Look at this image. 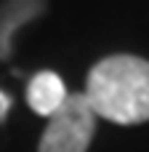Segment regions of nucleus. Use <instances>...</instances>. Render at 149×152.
Returning <instances> with one entry per match:
<instances>
[{
	"label": "nucleus",
	"instance_id": "nucleus-3",
	"mask_svg": "<svg viewBox=\"0 0 149 152\" xmlns=\"http://www.w3.org/2000/svg\"><path fill=\"white\" fill-rule=\"evenodd\" d=\"M48 11V0H0V61L13 56V37L21 27L37 21Z\"/></svg>",
	"mask_w": 149,
	"mask_h": 152
},
{
	"label": "nucleus",
	"instance_id": "nucleus-1",
	"mask_svg": "<svg viewBox=\"0 0 149 152\" xmlns=\"http://www.w3.org/2000/svg\"><path fill=\"white\" fill-rule=\"evenodd\" d=\"M85 102L96 118L117 126H139L149 120V61L133 53H112L88 72Z\"/></svg>",
	"mask_w": 149,
	"mask_h": 152
},
{
	"label": "nucleus",
	"instance_id": "nucleus-2",
	"mask_svg": "<svg viewBox=\"0 0 149 152\" xmlns=\"http://www.w3.org/2000/svg\"><path fill=\"white\" fill-rule=\"evenodd\" d=\"M96 134V115L83 94H69L59 112L48 118L37 152H88Z\"/></svg>",
	"mask_w": 149,
	"mask_h": 152
},
{
	"label": "nucleus",
	"instance_id": "nucleus-5",
	"mask_svg": "<svg viewBox=\"0 0 149 152\" xmlns=\"http://www.w3.org/2000/svg\"><path fill=\"white\" fill-rule=\"evenodd\" d=\"M11 107H13V99H11V96H8V94H5V91L0 88V123H3V120L8 118Z\"/></svg>",
	"mask_w": 149,
	"mask_h": 152
},
{
	"label": "nucleus",
	"instance_id": "nucleus-4",
	"mask_svg": "<svg viewBox=\"0 0 149 152\" xmlns=\"http://www.w3.org/2000/svg\"><path fill=\"white\" fill-rule=\"evenodd\" d=\"M67 86L64 80L51 72V69H40L37 75L29 77L27 83V104L35 115H43V118H51L53 112L61 110V104L67 102Z\"/></svg>",
	"mask_w": 149,
	"mask_h": 152
}]
</instances>
